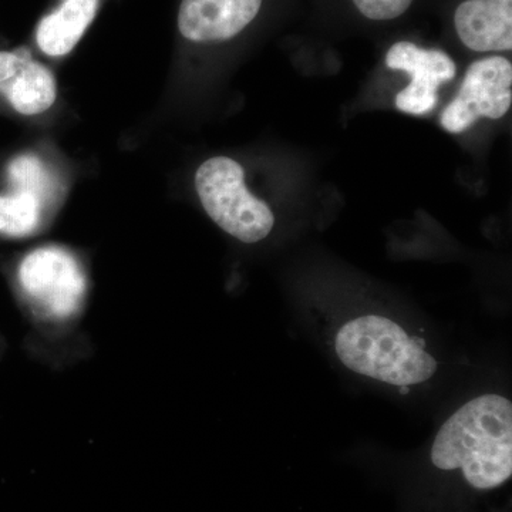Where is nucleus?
I'll use <instances>...</instances> for the list:
<instances>
[{
    "instance_id": "nucleus-1",
    "label": "nucleus",
    "mask_w": 512,
    "mask_h": 512,
    "mask_svg": "<svg viewBox=\"0 0 512 512\" xmlns=\"http://www.w3.org/2000/svg\"><path fill=\"white\" fill-rule=\"evenodd\" d=\"M439 470H460L476 490H494L512 474V404L485 394L464 404L441 426L431 447Z\"/></svg>"
},
{
    "instance_id": "nucleus-2",
    "label": "nucleus",
    "mask_w": 512,
    "mask_h": 512,
    "mask_svg": "<svg viewBox=\"0 0 512 512\" xmlns=\"http://www.w3.org/2000/svg\"><path fill=\"white\" fill-rule=\"evenodd\" d=\"M335 350L352 372L390 386L427 382L439 369L423 340L383 316H360L345 323L336 335Z\"/></svg>"
},
{
    "instance_id": "nucleus-3",
    "label": "nucleus",
    "mask_w": 512,
    "mask_h": 512,
    "mask_svg": "<svg viewBox=\"0 0 512 512\" xmlns=\"http://www.w3.org/2000/svg\"><path fill=\"white\" fill-rule=\"evenodd\" d=\"M202 207L218 227L231 237L255 244L271 234L274 212L245 185L244 168L228 157L205 161L195 174Z\"/></svg>"
},
{
    "instance_id": "nucleus-4",
    "label": "nucleus",
    "mask_w": 512,
    "mask_h": 512,
    "mask_svg": "<svg viewBox=\"0 0 512 512\" xmlns=\"http://www.w3.org/2000/svg\"><path fill=\"white\" fill-rule=\"evenodd\" d=\"M19 282L45 315L66 319L82 305L86 281L74 256L62 248L35 249L19 266Z\"/></svg>"
},
{
    "instance_id": "nucleus-5",
    "label": "nucleus",
    "mask_w": 512,
    "mask_h": 512,
    "mask_svg": "<svg viewBox=\"0 0 512 512\" xmlns=\"http://www.w3.org/2000/svg\"><path fill=\"white\" fill-rule=\"evenodd\" d=\"M512 66L501 56L485 57L468 67L456 99L444 109L440 123L458 134L481 117L501 119L511 109Z\"/></svg>"
},
{
    "instance_id": "nucleus-6",
    "label": "nucleus",
    "mask_w": 512,
    "mask_h": 512,
    "mask_svg": "<svg viewBox=\"0 0 512 512\" xmlns=\"http://www.w3.org/2000/svg\"><path fill=\"white\" fill-rule=\"evenodd\" d=\"M389 69L409 74L410 82L396 97V107L403 113H430L437 104V90L450 82L457 73L456 63L437 49H421L410 42H399L390 47L386 55Z\"/></svg>"
},
{
    "instance_id": "nucleus-7",
    "label": "nucleus",
    "mask_w": 512,
    "mask_h": 512,
    "mask_svg": "<svg viewBox=\"0 0 512 512\" xmlns=\"http://www.w3.org/2000/svg\"><path fill=\"white\" fill-rule=\"evenodd\" d=\"M261 6L262 0H183L178 29L191 42H222L247 28Z\"/></svg>"
},
{
    "instance_id": "nucleus-8",
    "label": "nucleus",
    "mask_w": 512,
    "mask_h": 512,
    "mask_svg": "<svg viewBox=\"0 0 512 512\" xmlns=\"http://www.w3.org/2000/svg\"><path fill=\"white\" fill-rule=\"evenodd\" d=\"M0 93L23 116L45 113L55 104V76L29 52H0Z\"/></svg>"
},
{
    "instance_id": "nucleus-9",
    "label": "nucleus",
    "mask_w": 512,
    "mask_h": 512,
    "mask_svg": "<svg viewBox=\"0 0 512 512\" xmlns=\"http://www.w3.org/2000/svg\"><path fill=\"white\" fill-rule=\"evenodd\" d=\"M457 35L474 52L512 49V0H466L454 15Z\"/></svg>"
},
{
    "instance_id": "nucleus-10",
    "label": "nucleus",
    "mask_w": 512,
    "mask_h": 512,
    "mask_svg": "<svg viewBox=\"0 0 512 512\" xmlns=\"http://www.w3.org/2000/svg\"><path fill=\"white\" fill-rule=\"evenodd\" d=\"M100 0H64L55 12L42 19L36 30L39 49L50 57H62L80 42L92 25Z\"/></svg>"
},
{
    "instance_id": "nucleus-11",
    "label": "nucleus",
    "mask_w": 512,
    "mask_h": 512,
    "mask_svg": "<svg viewBox=\"0 0 512 512\" xmlns=\"http://www.w3.org/2000/svg\"><path fill=\"white\" fill-rule=\"evenodd\" d=\"M43 202L25 191L0 195V234L6 237H28L42 221Z\"/></svg>"
},
{
    "instance_id": "nucleus-12",
    "label": "nucleus",
    "mask_w": 512,
    "mask_h": 512,
    "mask_svg": "<svg viewBox=\"0 0 512 512\" xmlns=\"http://www.w3.org/2000/svg\"><path fill=\"white\" fill-rule=\"evenodd\" d=\"M10 183L16 191L30 192L45 204L49 200V174L36 157L22 156L9 165Z\"/></svg>"
},
{
    "instance_id": "nucleus-13",
    "label": "nucleus",
    "mask_w": 512,
    "mask_h": 512,
    "mask_svg": "<svg viewBox=\"0 0 512 512\" xmlns=\"http://www.w3.org/2000/svg\"><path fill=\"white\" fill-rule=\"evenodd\" d=\"M367 19L393 20L402 16L413 0H352Z\"/></svg>"
}]
</instances>
